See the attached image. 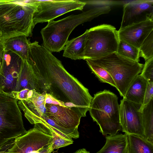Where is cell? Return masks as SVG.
<instances>
[{
	"label": "cell",
	"mask_w": 153,
	"mask_h": 153,
	"mask_svg": "<svg viewBox=\"0 0 153 153\" xmlns=\"http://www.w3.org/2000/svg\"><path fill=\"white\" fill-rule=\"evenodd\" d=\"M51 52L36 41L30 44L26 61L36 76L40 93L45 91L65 105H74L81 117H85L93 97Z\"/></svg>",
	"instance_id": "1"
},
{
	"label": "cell",
	"mask_w": 153,
	"mask_h": 153,
	"mask_svg": "<svg viewBox=\"0 0 153 153\" xmlns=\"http://www.w3.org/2000/svg\"><path fill=\"white\" fill-rule=\"evenodd\" d=\"M36 7L35 0H3L0 3L1 39L20 35L31 36Z\"/></svg>",
	"instance_id": "2"
},
{
	"label": "cell",
	"mask_w": 153,
	"mask_h": 153,
	"mask_svg": "<svg viewBox=\"0 0 153 153\" xmlns=\"http://www.w3.org/2000/svg\"><path fill=\"white\" fill-rule=\"evenodd\" d=\"M111 10L110 6H98L80 14H72L59 20L48 22L40 32L43 46L51 52L62 51L75 27L101 15L108 13Z\"/></svg>",
	"instance_id": "3"
},
{
	"label": "cell",
	"mask_w": 153,
	"mask_h": 153,
	"mask_svg": "<svg viewBox=\"0 0 153 153\" xmlns=\"http://www.w3.org/2000/svg\"><path fill=\"white\" fill-rule=\"evenodd\" d=\"M118 100L116 95L106 90L97 93L92 98L89 111L103 135H113L122 131Z\"/></svg>",
	"instance_id": "4"
},
{
	"label": "cell",
	"mask_w": 153,
	"mask_h": 153,
	"mask_svg": "<svg viewBox=\"0 0 153 153\" xmlns=\"http://www.w3.org/2000/svg\"><path fill=\"white\" fill-rule=\"evenodd\" d=\"M88 59L108 72L116 84V89L123 98L135 77L141 72L144 65L117 53L98 58Z\"/></svg>",
	"instance_id": "5"
},
{
	"label": "cell",
	"mask_w": 153,
	"mask_h": 153,
	"mask_svg": "<svg viewBox=\"0 0 153 153\" xmlns=\"http://www.w3.org/2000/svg\"><path fill=\"white\" fill-rule=\"evenodd\" d=\"M119 41L117 30L111 25L103 24L88 29L84 60L96 59L116 53Z\"/></svg>",
	"instance_id": "6"
},
{
	"label": "cell",
	"mask_w": 153,
	"mask_h": 153,
	"mask_svg": "<svg viewBox=\"0 0 153 153\" xmlns=\"http://www.w3.org/2000/svg\"><path fill=\"white\" fill-rule=\"evenodd\" d=\"M18 101L0 92V147L27 132Z\"/></svg>",
	"instance_id": "7"
},
{
	"label": "cell",
	"mask_w": 153,
	"mask_h": 153,
	"mask_svg": "<svg viewBox=\"0 0 153 153\" xmlns=\"http://www.w3.org/2000/svg\"><path fill=\"white\" fill-rule=\"evenodd\" d=\"M36 9L33 15L34 25L49 22L67 13L82 10L86 3L77 0H35Z\"/></svg>",
	"instance_id": "8"
},
{
	"label": "cell",
	"mask_w": 153,
	"mask_h": 153,
	"mask_svg": "<svg viewBox=\"0 0 153 153\" xmlns=\"http://www.w3.org/2000/svg\"><path fill=\"white\" fill-rule=\"evenodd\" d=\"M23 60L18 55L4 49L0 65V92L10 95L16 91Z\"/></svg>",
	"instance_id": "9"
},
{
	"label": "cell",
	"mask_w": 153,
	"mask_h": 153,
	"mask_svg": "<svg viewBox=\"0 0 153 153\" xmlns=\"http://www.w3.org/2000/svg\"><path fill=\"white\" fill-rule=\"evenodd\" d=\"M142 105L123 98L119 105L120 119L122 131L127 134L144 137L142 112Z\"/></svg>",
	"instance_id": "10"
},
{
	"label": "cell",
	"mask_w": 153,
	"mask_h": 153,
	"mask_svg": "<svg viewBox=\"0 0 153 153\" xmlns=\"http://www.w3.org/2000/svg\"><path fill=\"white\" fill-rule=\"evenodd\" d=\"M52 142L51 135L34 127L25 134L16 138L14 144L7 153H30L48 147Z\"/></svg>",
	"instance_id": "11"
},
{
	"label": "cell",
	"mask_w": 153,
	"mask_h": 153,
	"mask_svg": "<svg viewBox=\"0 0 153 153\" xmlns=\"http://www.w3.org/2000/svg\"><path fill=\"white\" fill-rule=\"evenodd\" d=\"M149 19H153V0H134L127 2L123 5L119 29Z\"/></svg>",
	"instance_id": "12"
},
{
	"label": "cell",
	"mask_w": 153,
	"mask_h": 153,
	"mask_svg": "<svg viewBox=\"0 0 153 153\" xmlns=\"http://www.w3.org/2000/svg\"><path fill=\"white\" fill-rule=\"evenodd\" d=\"M153 30V19L126 26L117 30L119 39L139 49L143 42Z\"/></svg>",
	"instance_id": "13"
},
{
	"label": "cell",
	"mask_w": 153,
	"mask_h": 153,
	"mask_svg": "<svg viewBox=\"0 0 153 153\" xmlns=\"http://www.w3.org/2000/svg\"><path fill=\"white\" fill-rule=\"evenodd\" d=\"M48 117L60 127L67 129L78 130L81 117L74 110L66 106L45 104Z\"/></svg>",
	"instance_id": "14"
},
{
	"label": "cell",
	"mask_w": 153,
	"mask_h": 153,
	"mask_svg": "<svg viewBox=\"0 0 153 153\" xmlns=\"http://www.w3.org/2000/svg\"><path fill=\"white\" fill-rule=\"evenodd\" d=\"M46 94L45 91L40 94L33 90L31 97L18 101L19 107L23 111L25 116L31 124H34L38 119L47 115L45 103Z\"/></svg>",
	"instance_id": "15"
},
{
	"label": "cell",
	"mask_w": 153,
	"mask_h": 153,
	"mask_svg": "<svg viewBox=\"0 0 153 153\" xmlns=\"http://www.w3.org/2000/svg\"><path fill=\"white\" fill-rule=\"evenodd\" d=\"M34 127L44 133L51 135L52 132L69 140L77 139L79 137L78 130H69L62 128L57 124L47 115L42 116L35 122Z\"/></svg>",
	"instance_id": "16"
},
{
	"label": "cell",
	"mask_w": 153,
	"mask_h": 153,
	"mask_svg": "<svg viewBox=\"0 0 153 153\" xmlns=\"http://www.w3.org/2000/svg\"><path fill=\"white\" fill-rule=\"evenodd\" d=\"M105 139L104 145L96 153H128V143L127 134L107 135Z\"/></svg>",
	"instance_id": "17"
},
{
	"label": "cell",
	"mask_w": 153,
	"mask_h": 153,
	"mask_svg": "<svg viewBox=\"0 0 153 153\" xmlns=\"http://www.w3.org/2000/svg\"><path fill=\"white\" fill-rule=\"evenodd\" d=\"M27 37L20 35L1 39L4 49L10 50L20 56L23 60H26L31 43Z\"/></svg>",
	"instance_id": "18"
},
{
	"label": "cell",
	"mask_w": 153,
	"mask_h": 153,
	"mask_svg": "<svg viewBox=\"0 0 153 153\" xmlns=\"http://www.w3.org/2000/svg\"><path fill=\"white\" fill-rule=\"evenodd\" d=\"M88 29L81 35L68 41L63 50V56L72 59H84L85 42Z\"/></svg>",
	"instance_id": "19"
},
{
	"label": "cell",
	"mask_w": 153,
	"mask_h": 153,
	"mask_svg": "<svg viewBox=\"0 0 153 153\" xmlns=\"http://www.w3.org/2000/svg\"><path fill=\"white\" fill-rule=\"evenodd\" d=\"M148 82L143 76L138 74L134 80L123 98L142 105Z\"/></svg>",
	"instance_id": "20"
},
{
	"label": "cell",
	"mask_w": 153,
	"mask_h": 153,
	"mask_svg": "<svg viewBox=\"0 0 153 153\" xmlns=\"http://www.w3.org/2000/svg\"><path fill=\"white\" fill-rule=\"evenodd\" d=\"M128 153H153V143L145 137L127 134Z\"/></svg>",
	"instance_id": "21"
},
{
	"label": "cell",
	"mask_w": 153,
	"mask_h": 153,
	"mask_svg": "<svg viewBox=\"0 0 153 153\" xmlns=\"http://www.w3.org/2000/svg\"><path fill=\"white\" fill-rule=\"evenodd\" d=\"M140 110L142 114L144 137L153 143V98Z\"/></svg>",
	"instance_id": "22"
},
{
	"label": "cell",
	"mask_w": 153,
	"mask_h": 153,
	"mask_svg": "<svg viewBox=\"0 0 153 153\" xmlns=\"http://www.w3.org/2000/svg\"><path fill=\"white\" fill-rule=\"evenodd\" d=\"M116 53L134 61L139 62L140 61L139 49L123 40H119Z\"/></svg>",
	"instance_id": "23"
},
{
	"label": "cell",
	"mask_w": 153,
	"mask_h": 153,
	"mask_svg": "<svg viewBox=\"0 0 153 153\" xmlns=\"http://www.w3.org/2000/svg\"><path fill=\"white\" fill-rule=\"evenodd\" d=\"M89 68L95 76L101 82L108 83L116 88V84L112 77L103 68L91 62L88 59H85Z\"/></svg>",
	"instance_id": "24"
},
{
	"label": "cell",
	"mask_w": 153,
	"mask_h": 153,
	"mask_svg": "<svg viewBox=\"0 0 153 153\" xmlns=\"http://www.w3.org/2000/svg\"><path fill=\"white\" fill-rule=\"evenodd\" d=\"M140 56L145 61L153 57V30L144 41L140 48Z\"/></svg>",
	"instance_id": "25"
},
{
	"label": "cell",
	"mask_w": 153,
	"mask_h": 153,
	"mask_svg": "<svg viewBox=\"0 0 153 153\" xmlns=\"http://www.w3.org/2000/svg\"><path fill=\"white\" fill-rule=\"evenodd\" d=\"M51 135L52 137V148L54 149L64 147L73 143V140H69L61 137L54 132H52Z\"/></svg>",
	"instance_id": "26"
},
{
	"label": "cell",
	"mask_w": 153,
	"mask_h": 153,
	"mask_svg": "<svg viewBox=\"0 0 153 153\" xmlns=\"http://www.w3.org/2000/svg\"><path fill=\"white\" fill-rule=\"evenodd\" d=\"M141 73L148 82H153V57L145 61Z\"/></svg>",
	"instance_id": "27"
},
{
	"label": "cell",
	"mask_w": 153,
	"mask_h": 153,
	"mask_svg": "<svg viewBox=\"0 0 153 153\" xmlns=\"http://www.w3.org/2000/svg\"><path fill=\"white\" fill-rule=\"evenodd\" d=\"M153 98V82H148L145 93L143 102L140 108L147 104Z\"/></svg>",
	"instance_id": "28"
},
{
	"label": "cell",
	"mask_w": 153,
	"mask_h": 153,
	"mask_svg": "<svg viewBox=\"0 0 153 153\" xmlns=\"http://www.w3.org/2000/svg\"><path fill=\"white\" fill-rule=\"evenodd\" d=\"M45 103L46 104L57 105L66 106L65 105V103L56 99L49 94L47 93L45 96Z\"/></svg>",
	"instance_id": "29"
},
{
	"label": "cell",
	"mask_w": 153,
	"mask_h": 153,
	"mask_svg": "<svg viewBox=\"0 0 153 153\" xmlns=\"http://www.w3.org/2000/svg\"><path fill=\"white\" fill-rule=\"evenodd\" d=\"M15 140V139L10 140L3 146L0 147V153H7L8 150L14 144Z\"/></svg>",
	"instance_id": "30"
},
{
	"label": "cell",
	"mask_w": 153,
	"mask_h": 153,
	"mask_svg": "<svg viewBox=\"0 0 153 153\" xmlns=\"http://www.w3.org/2000/svg\"><path fill=\"white\" fill-rule=\"evenodd\" d=\"M4 49L1 41L0 42V65L1 63L4 53Z\"/></svg>",
	"instance_id": "31"
},
{
	"label": "cell",
	"mask_w": 153,
	"mask_h": 153,
	"mask_svg": "<svg viewBox=\"0 0 153 153\" xmlns=\"http://www.w3.org/2000/svg\"><path fill=\"white\" fill-rule=\"evenodd\" d=\"M53 151V150L52 148L51 144L48 147L42 150L39 153H51Z\"/></svg>",
	"instance_id": "32"
},
{
	"label": "cell",
	"mask_w": 153,
	"mask_h": 153,
	"mask_svg": "<svg viewBox=\"0 0 153 153\" xmlns=\"http://www.w3.org/2000/svg\"><path fill=\"white\" fill-rule=\"evenodd\" d=\"M74 153H90V152L87 151L85 149L83 148L79 149Z\"/></svg>",
	"instance_id": "33"
},
{
	"label": "cell",
	"mask_w": 153,
	"mask_h": 153,
	"mask_svg": "<svg viewBox=\"0 0 153 153\" xmlns=\"http://www.w3.org/2000/svg\"><path fill=\"white\" fill-rule=\"evenodd\" d=\"M1 37H0V42H1Z\"/></svg>",
	"instance_id": "34"
},
{
	"label": "cell",
	"mask_w": 153,
	"mask_h": 153,
	"mask_svg": "<svg viewBox=\"0 0 153 153\" xmlns=\"http://www.w3.org/2000/svg\"></svg>",
	"instance_id": "35"
},
{
	"label": "cell",
	"mask_w": 153,
	"mask_h": 153,
	"mask_svg": "<svg viewBox=\"0 0 153 153\" xmlns=\"http://www.w3.org/2000/svg\"></svg>",
	"instance_id": "36"
}]
</instances>
